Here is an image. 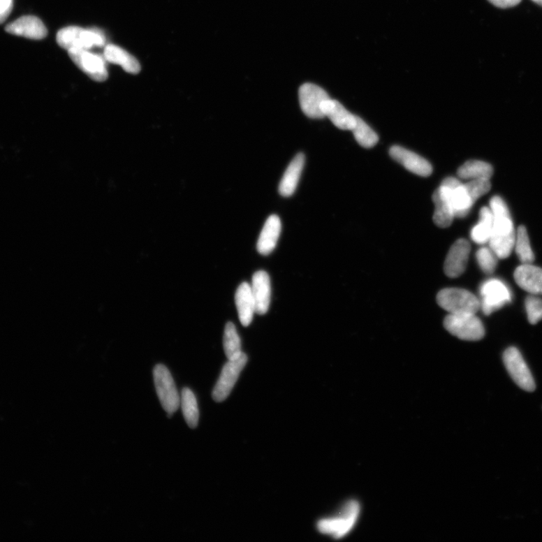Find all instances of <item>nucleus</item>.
Segmentation results:
<instances>
[{
  "mask_svg": "<svg viewBox=\"0 0 542 542\" xmlns=\"http://www.w3.org/2000/svg\"><path fill=\"white\" fill-rule=\"evenodd\" d=\"M471 246L469 241L460 239L451 247L444 263V272L451 278L461 276L466 270Z\"/></svg>",
  "mask_w": 542,
  "mask_h": 542,
  "instance_id": "obj_13",
  "label": "nucleus"
},
{
  "mask_svg": "<svg viewBox=\"0 0 542 542\" xmlns=\"http://www.w3.org/2000/svg\"><path fill=\"white\" fill-rule=\"evenodd\" d=\"M532 1H534V2L536 3H537V4H539V6H542V0H532Z\"/></svg>",
  "mask_w": 542,
  "mask_h": 542,
  "instance_id": "obj_35",
  "label": "nucleus"
},
{
  "mask_svg": "<svg viewBox=\"0 0 542 542\" xmlns=\"http://www.w3.org/2000/svg\"><path fill=\"white\" fill-rule=\"evenodd\" d=\"M250 286L255 300L256 314H265L269 309L271 295L270 280L266 271H257Z\"/></svg>",
  "mask_w": 542,
  "mask_h": 542,
  "instance_id": "obj_17",
  "label": "nucleus"
},
{
  "mask_svg": "<svg viewBox=\"0 0 542 542\" xmlns=\"http://www.w3.org/2000/svg\"><path fill=\"white\" fill-rule=\"evenodd\" d=\"M281 232V221L276 215L270 216L261 232L257 243L258 253L268 256L275 249Z\"/></svg>",
  "mask_w": 542,
  "mask_h": 542,
  "instance_id": "obj_20",
  "label": "nucleus"
},
{
  "mask_svg": "<svg viewBox=\"0 0 542 542\" xmlns=\"http://www.w3.org/2000/svg\"><path fill=\"white\" fill-rule=\"evenodd\" d=\"M235 302L240 321L247 327L250 325L256 312L255 300L251 286L247 282L241 284L237 289Z\"/></svg>",
  "mask_w": 542,
  "mask_h": 542,
  "instance_id": "obj_21",
  "label": "nucleus"
},
{
  "mask_svg": "<svg viewBox=\"0 0 542 542\" xmlns=\"http://www.w3.org/2000/svg\"><path fill=\"white\" fill-rule=\"evenodd\" d=\"M493 216L490 207H483L480 211V221L471 231L474 243L482 245L488 243L492 231Z\"/></svg>",
  "mask_w": 542,
  "mask_h": 542,
  "instance_id": "obj_24",
  "label": "nucleus"
},
{
  "mask_svg": "<svg viewBox=\"0 0 542 542\" xmlns=\"http://www.w3.org/2000/svg\"><path fill=\"white\" fill-rule=\"evenodd\" d=\"M224 351L228 360H236L242 353L241 342L234 323H228L224 337Z\"/></svg>",
  "mask_w": 542,
  "mask_h": 542,
  "instance_id": "obj_28",
  "label": "nucleus"
},
{
  "mask_svg": "<svg viewBox=\"0 0 542 542\" xmlns=\"http://www.w3.org/2000/svg\"><path fill=\"white\" fill-rule=\"evenodd\" d=\"M526 311L530 324L536 325L542 319V299L532 295L525 301Z\"/></svg>",
  "mask_w": 542,
  "mask_h": 542,
  "instance_id": "obj_31",
  "label": "nucleus"
},
{
  "mask_svg": "<svg viewBox=\"0 0 542 542\" xmlns=\"http://www.w3.org/2000/svg\"><path fill=\"white\" fill-rule=\"evenodd\" d=\"M68 53L73 62L91 79L96 82L108 79V71L103 55L95 54L82 48H73Z\"/></svg>",
  "mask_w": 542,
  "mask_h": 542,
  "instance_id": "obj_10",
  "label": "nucleus"
},
{
  "mask_svg": "<svg viewBox=\"0 0 542 542\" xmlns=\"http://www.w3.org/2000/svg\"><path fill=\"white\" fill-rule=\"evenodd\" d=\"M247 360V356L242 353L236 360H228L222 367L219 379L212 391V399L217 402H221L228 398L241 372L244 369Z\"/></svg>",
  "mask_w": 542,
  "mask_h": 542,
  "instance_id": "obj_9",
  "label": "nucleus"
},
{
  "mask_svg": "<svg viewBox=\"0 0 542 542\" xmlns=\"http://www.w3.org/2000/svg\"><path fill=\"white\" fill-rule=\"evenodd\" d=\"M352 131L357 142L364 148H372L379 142V136L360 117H356Z\"/></svg>",
  "mask_w": 542,
  "mask_h": 542,
  "instance_id": "obj_29",
  "label": "nucleus"
},
{
  "mask_svg": "<svg viewBox=\"0 0 542 542\" xmlns=\"http://www.w3.org/2000/svg\"><path fill=\"white\" fill-rule=\"evenodd\" d=\"M514 277L517 284L531 295H542V268L532 264H522L516 268Z\"/></svg>",
  "mask_w": 542,
  "mask_h": 542,
  "instance_id": "obj_16",
  "label": "nucleus"
},
{
  "mask_svg": "<svg viewBox=\"0 0 542 542\" xmlns=\"http://www.w3.org/2000/svg\"><path fill=\"white\" fill-rule=\"evenodd\" d=\"M103 57L106 62L121 65L127 73L138 74L140 72L141 66L139 61L117 45L112 44L106 45L104 48Z\"/></svg>",
  "mask_w": 542,
  "mask_h": 542,
  "instance_id": "obj_23",
  "label": "nucleus"
},
{
  "mask_svg": "<svg viewBox=\"0 0 542 542\" xmlns=\"http://www.w3.org/2000/svg\"><path fill=\"white\" fill-rule=\"evenodd\" d=\"M305 156L303 153H298L287 168L284 177L279 183V192L280 195L288 198L295 193L300 177L304 168Z\"/></svg>",
  "mask_w": 542,
  "mask_h": 542,
  "instance_id": "obj_22",
  "label": "nucleus"
},
{
  "mask_svg": "<svg viewBox=\"0 0 542 542\" xmlns=\"http://www.w3.org/2000/svg\"><path fill=\"white\" fill-rule=\"evenodd\" d=\"M444 325L451 335L464 341H480L485 335V326L476 314H449Z\"/></svg>",
  "mask_w": 542,
  "mask_h": 542,
  "instance_id": "obj_6",
  "label": "nucleus"
},
{
  "mask_svg": "<svg viewBox=\"0 0 542 542\" xmlns=\"http://www.w3.org/2000/svg\"><path fill=\"white\" fill-rule=\"evenodd\" d=\"M506 370L513 381L527 392L536 390V383L520 352L515 347H509L503 354Z\"/></svg>",
  "mask_w": 542,
  "mask_h": 542,
  "instance_id": "obj_8",
  "label": "nucleus"
},
{
  "mask_svg": "<svg viewBox=\"0 0 542 542\" xmlns=\"http://www.w3.org/2000/svg\"><path fill=\"white\" fill-rule=\"evenodd\" d=\"M493 216V227L488 242L490 248L499 259L509 257L514 249L516 232L506 203L501 198L495 196L490 201Z\"/></svg>",
  "mask_w": 542,
  "mask_h": 542,
  "instance_id": "obj_1",
  "label": "nucleus"
},
{
  "mask_svg": "<svg viewBox=\"0 0 542 542\" xmlns=\"http://www.w3.org/2000/svg\"><path fill=\"white\" fill-rule=\"evenodd\" d=\"M57 42L66 51L73 48L89 50L94 46H104L105 37L103 32L96 29L67 27L57 33Z\"/></svg>",
  "mask_w": 542,
  "mask_h": 542,
  "instance_id": "obj_3",
  "label": "nucleus"
},
{
  "mask_svg": "<svg viewBox=\"0 0 542 542\" xmlns=\"http://www.w3.org/2000/svg\"><path fill=\"white\" fill-rule=\"evenodd\" d=\"M298 96L300 105L307 117L315 119L325 117L322 105L330 98L321 87L312 83L304 84L300 87Z\"/></svg>",
  "mask_w": 542,
  "mask_h": 542,
  "instance_id": "obj_11",
  "label": "nucleus"
},
{
  "mask_svg": "<svg viewBox=\"0 0 542 542\" xmlns=\"http://www.w3.org/2000/svg\"><path fill=\"white\" fill-rule=\"evenodd\" d=\"M441 186L448 191L455 217H467L474 203L464 184L456 178L448 177L442 182Z\"/></svg>",
  "mask_w": 542,
  "mask_h": 542,
  "instance_id": "obj_12",
  "label": "nucleus"
},
{
  "mask_svg": "<svg viewBox=\"0 0 542 542\" xmlns=\"http://www.w3.org/2000/svg\"><path fill=\"white\" fill-rule=\"evenodd\" d=\"M432 200L434 203L433 220L435 225L441 228L450 227L455 214L446 188L441 185L434 192Z\"/></svg>",
  "mask_w": 542,
  "mask_h": 542,
  "instance_id": "obj_18",
  "label": "nucleus"
},
{
  "mask_svg": "<svg viewBox=\"0 0 542 542\" xmlns=\"http://www.w3.org/2000/svg\"><path fill=\"white\" fill-rule=\"evenodd\" d=\"M323 112L332 121L336 127L341 130L352 131L356 123V117L344 106L335 100L328 99L322 105Z\"/></svg>",
  "mask_w": 542,
  "mask_h": 542,
  "instance_id": "obj_19",
  "label": "nucleus"
},
{
  "mask_svg": "<svg viewBox=\"0 0 542 542\" xmlns=\"http://www.w3.org/2000/svg\"><path fill=\"white\" fill-rule=\"evenodd\" d=\"M13 8V0H0V24L10 15Z\"/></svg>",
  "mask_w": 542,
  "mask_h": 542,
  "instance_id": "obj_33",
  "label": "nucleus"
},
{
  "mask_svg": "<svg viewBox=\"0 0 542 542\" xmlns=\"http://www.w3.org/2000/svg\"><path fill=\"white\" fill-rule=\"evenodd\" d=\"M437 302L450 314H476L481 308L478 298L468 290L458 288L441 290L437 295Z\"/></svg>",
  "mask_w": 542,
  "mask_h": 542,
  "instance_id": "obj_4",
  "label": "nucleus"
},
{
  "mask_svg": "<svg viewBox=\"0 0 542 542\" xmlns=\"http://www.w3.org/2000/svg\"><path fill=\"white\" fill-rule=\"evenodd\" d=\"M180 405L186 423L191 429L198 425L199 409L196 396L189 388H184L180 397Z\"/></svg>",
  "mask_w": 542,
  "mask_h": 542,
  "instance_id": "obj_26",
  "label": "nucleus"
},
{
  "mask_svg": "<svg viewBox=\"0 0 542 542\" xmlns=\"http://www.w3.org/2000/svg\"><path fill=\"white\" fill-rule=\"evenodd\" d=\"M492 173L493 169L490 163L478 160L469 161L458 170V176L462 180H490Z\"/></svg>",
  "mask_w": 542,
  "mask_h": 542,
  "instance_id": "obj_25",
  "label": "nucleus"
},
{
  "mask_svg": "<svg viewBox=\"0 0 542 542\" xmlns=\"http://www.w3.org/2000/svg\"><path fill=\"white\" fill-rule=\"evenodd\" d=\"M476 258L483 272L487 274H491L495 272L499 258L490 247H482L478 249L476 254Z\"/></svg>",
  "mask_w": 542,
  "mask_h": 542,
  "instance_id": "obj_30",
  "label": "nucleus"
},
{
  "mask_svg": "<svg viewBox=\"0 0 542 542\" xmlns=\"http://www.w3.org/2000/svg\"><path fill=\"white\" fill-rule=\"evenodd\" d=\"M514 249L522 264H532L535 260L528 232L525 226H520L516 232Z\"/></svg>",
  "mask_w": 542,
  "mask_h": 542,
  "instance_id": "obj_27",
  "label": "nucleus"
},
{
  "mask_svg": "<svg viewBox=\"0 0 542 542\" xmlns=\"http://www.w3.org/2000/svg\"><path fill=\"white\" fill-rule=\"evenodd\" d=\"M390 154L393 160L416 175L427 177L432 173L430 163L411 151L394 146L390 149Z\"/></svg>",
  "mask_w": 542,
  "mask_h": 542,
  "instance_id": "obj_14",
  "label": "nucleus"
},
{
  "mask_svg": "<svg viewBox=\"0 0 542 542\" xmlns=\"http://www.w3.org/2000/svg\"><path fill=\"white\" fill-rule=\"evenodd\" d=\"M474 203L485 196L491 189L490 180H473L464 184Z\"/></svg>",
  "mask_w": 542,
  "mask_h": 542,
  "instance_id": "obj_32",
  "label": "nucleus"
},
{
  "mask_svg": "<svg viewBox=\"0 0 542 542\" xmlns=\"http://www.w3.org/2000/svg\"><path fill=\"white\" fill-rule=\"evenodd\" d=\"M481 308L485 315H490L511 302L508 286L499 279H490L480 288Z\"/></svg>",
  "mask_w": 542,
  "mask_h": 542,
  "instance_id": "obj_7",
  "label": "nucleus"
},
{
  "mask_svg": "<svg viewBox=\"0 0 542 542\" xmlns=\"http://www.w3.org/2000/svg\"><path fill=\"white\" fill-rule=\"evenodd\" d=\"M153 377L162 408L170 418L180 406V395L175 382L168 367L162 364H159L154 367Z\"/></svg>",
  "mask_w": 542,
  "mask_h": 542,
  "instance_id": "obj_5",
  "label": "nucleus"
},
{
  "mask_svg": "<svg viewBox=\"0 0 542 542\" xmlns=\"http://www.w3.org/2000/svg\"><path fill=\"white\" fill-rule=\"evenodd\" d=\"M8 34L31 40H43L47 34V28L40 18L32 15L23 16L6 27Z\"/></svg>",
  "mask_w": 542,
  "mask_h": 542,
  "instance_id": "obj_15",
  "label": "nucleus"
},
{
  "mask_svg": "<svg viewBox=\"0 0 542 542\" xmlns=\"http://www.w3.org/2000/svg\"><path fill=\"white\" fill-rule=\"evenodd\" d=\"M488 1L497 7L507 8L518 5L521 0H488Z\"/></svg>",
  "mask_w": 542,
  "mask_h": 542,
  "instance_id": "obj_34",
  "label": "nucleus"
},
{
  "mask_svg": "<svg viewBox=\"0 0 542 542\" xmlns=\"http://www.w3.org/2000/svg\"><path fill=\"white\" fill-rule=\"evenodd\" d=\"M361 506L359 502L351 500L346 503L340 514L319 520L317 529L321 534L340 539L350 534L359 519Z\"/></svg>",
  "mask_w": 542,
  "mask_h": 542,
  "instance_id": "obj_2",
  "label": "nucleus"
}]
</instances>
